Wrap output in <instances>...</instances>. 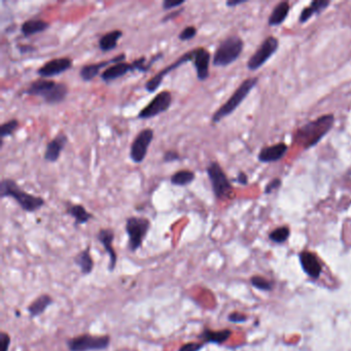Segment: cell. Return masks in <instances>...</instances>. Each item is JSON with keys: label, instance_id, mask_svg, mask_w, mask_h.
Segmentation results:
<instances>
[{"label": "cell", "instance_id": "obj_13", "mask_svg": "<svg viewBox=\"0 0 351 351\" xmlns=\"http://www.w3.org/2000/svg\"><path fill=\"white\" fill-rule=\"evenodd\" d=\"M193 59H194V50L189 51V52L184 53L183 55H181V56L176 61H174L173 63L168 65V66H166L165 68L162 69L161 71H159L155 76H152L150 80H148L146 83V85H145L146 91L150 93V94L155 93L159 89V88L161 87V85L163 83V80H164V78H165L166 75H168L171 71L179 68L181 65L188 63V62H193Z\"/></svg>", "mask_w": 351, "mask_h": 351}, {"label": "cell", "instance_id": "obj_1", "mask_svg": "<svg viewBox=\"0 0 351 351\" xmlns=\"http://www.w3.org/2000/svg\"><path fill=\"white\" fill-rule=\"evenodd\" d=\"M335 123L334 115H323L300 127L293 134V142L309 149L320 144L321 140L332 130Z\"/></svg>", "mask_w": 351, "mask_h": 351}, {"label": "cell", "instance_id": "obj_26", "mask_svg": "<svg viewBox=\"0 0 351 351\" xmlns=\"http://www.w3.org/2000/svg\"><path fill=\"white\" fill-rule=\"evenodd\" d=\"M290 9H291V6L288 1L279 2L272 10V13L268 20V25L270 27L281 25L283 22L287 20L289 13H290Z\"/></svg>", "mask_w": 351, "mask_h": 351}, {"label": "cell", "instance_id": "obj_28", "mask_svg": "<svg viewBox=\"0 0 351 351\" xmlns=\"http://www.w3.org/2000/svg\"><path fill=\"white\" fill-rule=\"evenodd\" d=\"M73 261L74 264L80 267L83 275H89V274L92 273L94 269V261L90 254V247H87L86 249L82 250Z\"/></svg>", "mask_w": 351, "mask_h": 351}, {"label": "cell", "instance_id": "obj_27", "mask_svg": "<svg viewBox=\"0 0 351 351\" xmlns=\"http://www.w3.org/2000/svg\"><path fill=\"white\" fill-rule=\"evenodd\" d=\"M53 304V299L49 294H41L32 302L27 308L31 318H35L42 313H45L48 307Z\"/></svg>", "mask_w": 351, "mask_h": 351}, {"label": "cell", "instance_id": "obj_29", "mask_svg": "<svg viewBox=\"0 0 351 351\" xmlns=\"http://www.w3.org/2000/svg\"><path fill=\"white\" fill-rule=\"evenodd\" d=\"M196 178V174L192 170H178L170 177L171 184L175 186H186L191 184Z\"/></svg>", "mask_w": 351, "mask_h": 351}, {"label": "cell", "instance_id": "obj_21", "mask_svg": "<svg viewBox=\"0 0 351 351\" xmlns=\"http://www.w3.org/2000/svg\"><path fill=\"white\" fill-rule=\"evenodd\" d=\"M50 23L41 19H30L25 21L21 26V33L25 37L33 36L47 31L50 28Z\"/></svg>", "mask_w": 351, "mask_h": 351}, {"label": "cell", "instance_id": "obj_12", "mask_svg": "<svg viewBox=\"0 0 351 351\" xmlns=\"http://www.w3.org/2000/svg\"><path fill=\"white\" fill-rule=\"evenodd\" d=\"M155 132L150 128L141 130L133 140L130 147V159L135 164H141L146 158L148 147L150 146Z\"/></svg>", "mask_w": 351, "mask_h": 351}, {"label": "cell", "instance_id": "obj_25", "mask_svg": "<svg viewBox=\"0 0 351 351\" xmlns=\"http://www.w3.org/2000/svg\"><path fill=\"white\" fill-rule=\"evenodd\" d=\"M124 32L122 30H113L109 31L104 35H102L98 41V45H99V49L103 53H107L114 51L117 47L118 40L123 37Z\"/></svg>", "mask_w": 351, "mask_h": 351}, {"label": "cell", "instance_id": "obj_9", "mask_svg": "<svg viewBox=\"0 0 351 351\" xmlns=\"http://www.w3.org/2000/svg\"><path fill=\"white\" fill-rule=\"evenodd\" d=\"M111 337L109 336H92L84 334L74 337L67 341L69 351H99L109 347Z\"/></svg>", "mask_w": 351, "mask_h": 351}, {"label": "cell", "instance_id": "obj_19", "mask_svg": "<svg viewBox=\"0 0 351 351\" xmlns=\"http://www.w3.org/2000/svg\"><path fill=\"white\" fill-rule=\"evenodd\" d=\"M300 262L304 272L309 277L317 279L321 276L322 268L317 257L311 251L304 250L300 254Z\"/></svg>", "mask_w": 351, "mask_h": 351}, {"label": "cell", "instance_id": "obj_43", "mask_svg": "<svg viewBox=\"0 0 351 351\" xmlns=\"http://www.w3.org/2000/svg\"><path fill=\"white\" fill-rule=\"evenodd\" d=\"M247 2L246 0H229V1L226 2V5L228 7H235V6H238L240 4H243Z\"/></svg>", "mask_w": 351, "mask_h": 351}, {"label": "cell", "instance_id": "obj_8", "mask_svg": "<svg viewBox=\"0 0 351 351\" xmlns=\"http://www.w3.org/2000/svg\"><path fill=\"white\" fill-rule=\"evenodd\" d=\"M125 229L128 235V249L135 252L142 246L150 229V222L146 217L130 216L127 218Z\"/></svg>", "mask_w": 351, "mask_h": 351}, {"label": "cell", "instance_id": "obj_41", "mask_svg": "<svg viewBox=\"0 0 351 351\" xmlns=\"http://www.w3.org/2000/svg\"><path fill=\"white\" fill-rule=\"evenodd\" d=\"M17 50L21 53V54H30V53H33L36 51L35 47L33 46H30V45H18L17 46Z\"/></svg>", "mask_w": 351, "mask_h": 351}, {"label": "cell", "instance_id": "obj_23", "mask_svg": "<svg viewBox=\"0 0 351 351\" xmlns=\"http://www.w3.org/2000/svg\"><path fill=\"white\" fill-rule=\"evenodd\" d=\"M66 213L74 218V225H85L93 218V214L88 211L82 204L67 203Z\"/></svg>", "mask_w": 351, "mask_h": 351}, {"label": "cell", "instance_id": "obj_24", "mask_svg": "<svg viewBox=\"0 0 351 351\" xmlns=\"http://www.w3.org/2000/svg\"><path fill=\"white\" fill-rule=\"evenodd\" d=\"M232 332L230 330H221L212 331L210 328H204L203 332L199 335V339L202 340L203 343H213V344H223L231 337Z\"/></svg>", "mask_w": 351, "mask_h": 351}, {"label": "cell", "instance_id": "obj_35", "mask_svg": "<svg viewBox=\"0 0 351 351\" xmlns=\"http://www.w3.org/2000/svg\"><path fill=\"white\" fill-rule=\"evenodd\" d=\"M205 346L203 342H189L181 345L178 351H200Z\"/></svg>", "mask_w": 351, "mask_h": 351}, {"label": "cell", "instance_id": "obj_7", "mask_svg": "<svg viewBox=\"0 0 351 351\" xmlns=\"http://www.w3.org/2000/svg\"><path fill=\"white\" fill-rule=\"evenodd\" d=\"M206 173L210 180L213 195L217 200L232 199L234 196V188L227 176L226 172L216 161H212L206 168Z\"/></svg>", "mask_w": 351, "mask_h": 351}, {"label": "cell", "instance_id": "obj_5", "mask_svg": "<svg viewBox=\"0 0 351 351\" xmlns=\"http://www.w3.org/2000/svg\"><path fill=\"white\" fill-rule=\"evenodd\" d=\"M258 83H259L258 76L246 79L245 81L241 83V85L235 90L232 96L230 97L229 99L212 115L211 123L213 125H216L225 117L232 115L239 107V105L245 100V98L249 95L251 90L258 85Z\"/></svg>", "mask_w": 351, "mask_h": 351}, {"label": "cell", "instance_id": "obj_15", "mask_svg": "<svg viewBox=\"0 0 351 351\" xmlns=\"http://www.w3.org/2000/svg\"><path fill=\"white\" fill-rule=\"evenodd\" d=\"M73 61L69 57L55 58L48 61L37 69V74L41 79H50L53 76L60 75L67 70L71 69Z\"/></svg>", "mask_w": 351, "mask_h": 351}, {"label": "cell", "instance_id": "obj_16", "mask_svg": "<svg viewBox=\"0 0 351 351\" xmlns=\"http://www.w3.org/2000/svg\"><path fill=\"white\" fill-rule=\"evenodd\" d=\"M211 62V55L205 48H196L194 49V59L193 65L196 70L197 79L200 82H204L209 78V66Z\"/></svg>", "mask_w": 351, "mask_h": 351}, {"label": "cell", "instance_id": "obj_11", "mask_svg": "<svg viewBox=\"0 0 351 351\" xmlns=\"http://www.w3.org/2000/svg\"><path fill=\"white\" fill-rule=\"evenodd\" d=\"M172 94L169 91H162L152 98L151 101L139 112L137 117L148 119L166 113L172 104Z\"/></svg>", "mask_w": 351, "mask_h": 351}, {"label": "cell", "instance_id": "obj_38", "mask_svg": "<svg viewBox=\"0 0 351 351\" xmlns=\"http://www.w3.org/2000/svg\"><path fill=\"white\" fill-rule=\"evenodd\" d=\"M9 345H10L9 335L5 332L0 333V349H1V351H8Z\"/></svg>", "mask_w": 351, "mask_h": 351}, {"label": "cell", "instance_id": "obj_22", "mask_svg": "<svg viewBox=\"0 0 351 351\" xmlns=\"http://www.w3.org/2000/svg\"><path fill=\"white\" fill-rule=\"evenodd\" d=\"M330 4V0H313L308 6L304 7V9L301 12L299 22L302 24H305L306 22H308L314 15L322 14Z\"/></svg>", "mask_w": 351, "mask_h": 351}, {"label": "cell", "instance_id": "obj_33", "mask_svg": "<svg viewBox=\"0 0 351 351\" xmlns=\"http://www.w3.org/2000/svg\"><path fill=\"white\" fill-rule=\"evenodd\" d=\"M196 35H197V28L195 26H188L182 31H180V33L178 34V39L181 41L191 40L195 38Z\"/></svg>", "mask_w": 351, "mask_h": 351}, {"label": "cell", "instance_id": "obj_31", "mask_svg": "<svg viewBox=\"0 0 351 351\" xmlns=\"http://www.w3.org/2000/svg\"><path fill=\"white\" fill-rule=\"evenodd\" d=\"M20 123L19 120L16 118L9 119L7 122H4L1 127H0V136H1V139L8 137V136H13L15 134V132L17 131V129L19 128Z\"/></svg>", "mask_w": 351, "mask_h": 351}, {"label": "cell", "instance_id": "obj_6", "mask_svg": "<svg viewBox=\"0 0 351 351\" xmlns=\"http://www.w3.org/2000/svg\"><path fill=\"white\" fill-rule=\"evenodd\" d=\"M244 42L240 36L232 34L221 41L212 57V64L216 67H227L234 63L242 54Z\"/></svg>", "mask_w": 351, "mask_h": 351}, {"label": "cell", "instance_id": "obj_18", "mask_svg": "<svg viewBox=\"0 0 351 351\" xmlns=\"http://www.w3.org/2000/svg\"><path fill=\"white\" fill-rule=\"evenodd\" d=\"M67 142L68 137L66 134L63 132L58 133L51 141L48 142L43 159L50 163H56L60 159L61 153L65 146H66Z\"/></svg>", "mask_w": 351, "mask_h": 351}, {"label": "cell", "instance_id": "obj_4", "mask_svg": "<svg viewBox=\"0 0 351 351\" xmlns=\"http://www.w3.org/2000/svg\"><path fill=\"white\" fill-rule=\"evenodd\" d=\"M163 56H164V53L159 52L153 55L148 62H146V57H141L131 63L120 62L117 64H114L112 66H109L108 68L102 71V73L100 74V78L104 83L111 84L114 81L123 78V76L126 75L128 72H135V71L144 72V73L147 72L148 70H150L152 64L161 60Z\"/></svg>", "mask_w": 351, "mask_h": 351}, {"label": "cell", "instance_id": "obj_3", "mask_svg": "<svg viewBox=\"0 0 351 351\" xmlns=\"http://www.w3.org/2000/svg\"><path fill=\"white\" fill-rule=\"evenodd\" d=\"M0 197L13 198L20 207L26 212H36L46 205V200L42 197L35 196L25 192L12 178H3L0 183Z\"/></svg>", "mask_w": 351, "mask_h": 351}, {"label": "cell", "instance_id": "obj_40", "mask_svg": "<svg viewBox=\"0 0 351 351\" xmlns=\"http://www.w3.org/2000/svg\"><path fill=\"white\" fill-rule=\"evenodd\" d=\"M185 3V1H177V2H173L171 0H164L162 3V8L164 10H169L175 7H179L182 6Z\"/></svg>", "mask_w": 351, "mask_h": 351}, {"label": "cell", "instance_id": "obj_10", "mask_svg": "<svg viewBox=\"0 0 351 351\" xmlns=\"http://www.w3.org/2000/svg\"><path fill=\"white\" fill-rule=\"evenodd\" d=\"M279 48V40L274 37L269 36L264 41L262 42V45L258 48L254 55H251L250 58L247 61V68L251 71H256L260 69L263 65H264L274 54L277 52Z\"/></svg>", "mask_w": 351, "mask_h": 351}, {"label": "cell", "instance_id": "obj_34", "mask_svg": "<svg viewBox=\"0 0 351 351\" xmlns=\"http://www.w3.org/2000/svg\"><path fill=\"white\" fill-rule=\"evenodd\" d=\"M180 160H181V157L179 155V152L174 150V149L166 150L163 156V161L165 163H173V162H177Z\"/></svg>", "mask_w": 351, "mask_h": 351}, {"label": "cell", "instance_id": "obj_42", "mask_svg": "<svg viewBox=\"0 0 351 351\" xmlns=\"http://www.w3.org/2000/svg\"><path fill=\"white\" fill-rule=\"evenodd\" d=\"M241 185H246L248 183V176L246 175V173L244 172H239L238 175H237V177L233 180Z\"/></svg>", "mask_w": 351, "mask_h": 351}, {"label": "cell", "instance_id": "obj_30", "mask_svg": "<svg viewBox=\"0 0 351 351\" xmlns=\"http://www.w3.org/2000/svg\"><path fill=\"white\" fill-rule=\"evenodd\" d=\"M291 230L287 226H282L272 231L269 235V239L275 243H283L290 237Z\"/></svg>", "mask_w": 351, "mask_h": 351}, {"label": "cell", "instance_id": "obj_14", "mask_svg": "<svg viewBox=\"0 0 351 351\" xmlns=\"http://www.w3.org/2000/svg\"><path fill=\"white\" fill-rule=\"evenodd\" d=\"M125 60H126V54L123 53V54H119V55H117V56L109 59V60L84 65V66L80 69V76L84 82H91L95 78H97L98 75H99V73L102 69L105 70L109 66H112V65L117 64L120 62H125Z\"/></svg>", "mask_w": 351, "mask_h": 351}, {"label": "cell", "instance_id": "obj_2", "mask_svg": "<svg viewBox=\"0 0 351 351\" xmlns=\"http://www.w3.org/2000/svg\"><path fill=\"white\" fill-rule=\"evenodd\" d=\"M68 93L69 89L66 84L47 79H39L32 82L23 91V94L28 96L41 97L43 102L50 105L64 102Z\"/></svg>", "mask_w": 351, "mask_h": 351}, {"label": "cell", "instance_id": "obj_37", "mask_svg": "<svg viewBox=\"0 0 351 351\" xmlns=\"http://www.w3.org/2000/svg\"><path fill=\"white\" fill-rule=\"evenodd\" d=\"M183 12H184V7H181V8H179V9H174L173 12L169 13L168 15L164 16V17L162 18L161 23H168V22H170V21H173V20H175V19H177Z\"/></svg>", "mask_w": 351, "mask_h": 351}, {"label": "cell", "instance_id": "obj_32", "mask_svg": "<svg viewBox=\"0 0 351 351\" xmlns=\"http://www.w3.org/2000/svg\"><path fill=\"white\" fill-rule=\"evenodd\" d=\"M250 282L252 284V287H255V288H257L258 290H261V291L269 292V291H272V289H273V283L271 281H269L268 279L262 277V276L251 277Z\"/></svg>", "mask_w": 351, "mask_h": 351}, {"label": "cell", "instance_id": "obj_17", "mask_svg": "<svg viewBox=\"0 0 351 351\" xmlns=\"http://www.w3.org/2000/svg\"><path fill=\"white\" fill-rule=\"evenodd\" d=\"M97 239L102 244V246L104 247V249L106 251V254L109 257L108 270L111 272L115 271V269L117 267V252L113 246V242L115 239V232L112 229H101L97 234Z\"/></svg>", "mask_w": 351, "mask_h": 351}, {"label": "cell", "instance_id": "obj_36", "mask_svg": "<svg viewBox=\"0 0 351 351\" xmlns=\"http://www.w3.org/2000/svg\"><path fill=\"white\" fill-rule=\"evenodd\" d=\"M282 184V181L280 178H274L272 179L269 183L266 184L265 186V194H272L273 192L277 191Z\"/></svg>", "mask_w": 351, "mask_h": 351}, {"label": "cell", "instance_id": "obj_39", "mask_svg": "<svg viewBox=\"0 0 351 351\" xmlns=\"http://www.w3.org/2000/svg\"><path fill=\"white\" fill-rule=\"evenodd\" d=\"M228 320H229V322H231L239 323V322H246L247 321V316L242 314V313H239V312H233V313H231L229 315Z\"/></svg>", "mask_w": 351, "mask_h": 351}, {"label": "cell", "instance_id": "obj_20", "mask_svg": "<svg viewBox=\"0 0 351 351\" xmlns=\"http://www.w3.org/2000/svg\"><path fill=\"white\" fill-rule=\"evenodd\" d=\"M289 150L288 145L284 142H279V144L265 146L261 149L258 155V159L262 163H273L281 160Z\"/></svg>", "mask_w": 351, "mask_h": 351}]
</instances>
